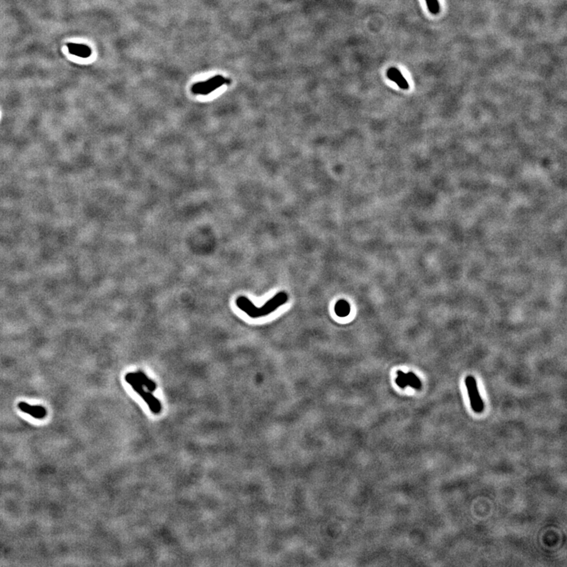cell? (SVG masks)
Segmentation results:
<instances>
[{
    "mask_svg": "<svg viewBox=\"0 0 567 567\" xmlns=\"http://www.w3.org/2000/svg\"><path fill=\"white\" fill-rule=\"evenodd\" d=\"M229 84L230 80L222 75H217L203 81L197 82L192 86L191 91L194 95L208 96L220 87Z\"/></svg>",
    "mask_w": 567,
    "mask_h": 567,
    "instance_id": "3",
    "label": "cell"
},
{
    "mask_svg": "<svg viewBox=\"0 0 567 567\" xmlns=\"http://www.w3.org/2000/svg\"><path fill=\"white\" fill-rule=\"evenodd\" d=\"M427 7L432 15H438L439 12V4L438 0H425Z\"/></svg>",
    "mask_w": 567,
    "mask_h": 567,
    "instance_id": "11",
    "label": "cell"
},
{
    "mask_svg": "<svg viewBox=\"0 0 567 567\" xmlns=\"http://www.w3.org/2000/svg\"><path fill=\"white\" fill-rule=\"evenodd\" d=\"M67 47L69 53L72 55L81 57L84 59L88 58L92 55V50H91L90 48L87 45H84V44L69 43V44H67Z\"/></svg>",
    "mask_w": 567,
    "mask_h": 567,
    "instance_id": "8",
    "label": "cell"
},
{
    "mask_svg": "<svg viewBox=\"0 0 567 567\" xmlns=\"http://www.w3.org/2000/svg\"><path fill=\"white\" fill-rule=\"evenodd\" d=\"M125 379L136 393H138L142 397L143 400H145L153 414L158 415L161 412L162 405L160 401L153 396L151 391L145 389L144 385L136 379L134 373H129L126 375Z\"/></svg>",
    "mask_w": 567,
    "mask_h": 567,
    "instance_id": "2",
    "label": "cell"
},
{
    "mask_svg": "<svg viewBox=\"0 0 567 567\" xmlns=\"http://www.w3.org/2000/svg\"><path fill=\"white\" fill-rule=\"evenodd\" d=\"M387 77L389 79L395 82L400 88L405 90L408 89V82L405 79L402 73H400V70L396 68H389L387 71Z\"/></svg>",
    "mask_w": 567,
    "mask_h": 567,
    "instance_id": "7",
    "label": "cell"
},
{
    "mask_svg": "<svg viewBox=\"0 0 567 567\" xmlns=\"http://www.w3.org/2000/svg\"><path fill=\"white\" fill-rule=\"evenodd\" d=\"M288 300V295L284 292H279L275 296L266 302L261 308H257L248 298L239 296L236 300V304L239 309L244 312L252 318H261L271 314Z\"/></svg>",
    "mask_w": 567,
    "mask_h": 567,
    "instance_id": "1",
    "label": "cell"
},
{
    "mask_svg": "<svg viewBox=\"0 0 567 567\" xmlns=\"http://www.w3.org/2000/svg\"><path fill=\"white\" fill-rule=\"evenodd\" d=\"M17 407L21 411L30 415L34 419H43L47 415L46 408L42 406H32L27 403L21 401L17 404Z\"/></svg>",
    "mask_w": 567,
    "mask_h": 567,
    "instance_id": "6",
    "label": "cell"
},
{
    "mask_svg": "<svg viewBox=\"0 0 567 567\" xmlns=\"http://www.w3.org/2000/svg\"><path fill=\"white\" fill-rule=\"evenodd\" d=\"M396 383L401 389H405L407 386H410L415 389L419 390L421 389V382L420 379L413 372L405 373L403 371H398Z\"/></svg>",
    "mask_w": 567,
    "mask_h": 567,
    "instance_id": "5",
    "label": "cell"
},
{
    "mask_svg": "<svg viewBox=\"0 0 567 567\" xmlns=\"http://www.w3.org/2000/svg\"><path fill=\"white\" fill-rule=\"evenodd\" d=\"M351 307L344 299H340L335 305V313L337 316L344 318L349 315Z\"/></svg>",
    "mask_w": 567,
    "mask_h": 567,
    "instance_id": "10",
    "label": "cell"
},
{
    "mask_svg": "<svg viewBox=\"0 0 567 567\" xmlns=\"http://www.w3.org/2000/svg\"><path fill=\"white\" fill-rule=\"evenodd\" d=\"M134 373L136 379L144 385V387L146 388L147 391H151V392L155 391L156 388H157L156 384L155 383V381L149 378L145 374V373L143 372V371H139L136 373Z\"/></svg>",
    "mask_w": 567,
    "mask_h": 567,
    "instance_id": "9",
    "label": "cell"
},
{
    "mask_svg": "<svg viewBox=\"0 0 567 567\" xmlns=\"http://www.w3.org/2000/svg\"><path fill=\"white\" fill-rule=\"evenodd\" d=\"M465 383L468 390L470 401L471 407L475 412L481 413L484 410V403L482 397L480 396L479 391L477 389V382L473 376H468L466 377Z\"/></svg>",
    "mask_w": 567,
    "mask_h": 567,
    "instance_id": "4",
    "label": "cell"
}]
</instances>
